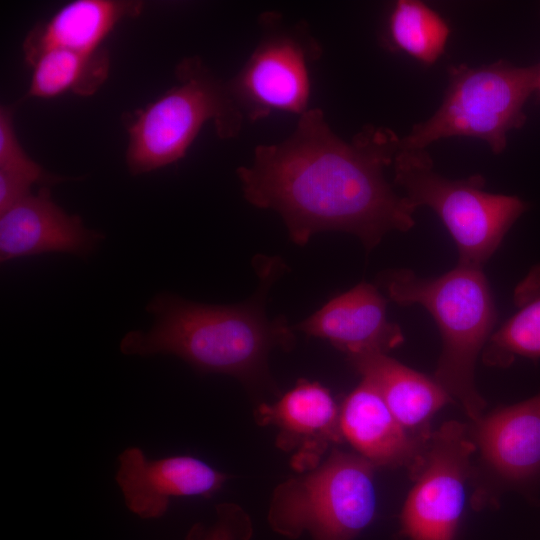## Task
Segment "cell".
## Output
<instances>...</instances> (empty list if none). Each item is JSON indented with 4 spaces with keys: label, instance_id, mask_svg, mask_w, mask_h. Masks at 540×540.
<instances>
[{
    "label": "cell",
    "instance_id": "6da1fadb",
    "mask_svg": "<svg viewBox=\"0 0 540 540\" xmlns=\"http://www.w3.org/2000/svg\"><path fill=\"white\" fill-rule=\"evenodd\" d=\"M399 137L366 125L348 142L330 128L324 112L301 114L293 133L277 144L258 145L250 166L237 169L251 205L277 212L297 245L323 231L358 237L367 251L391 231L406 232L417 210L385 178Z\"/></svg>",
    "mask_w": 540,
    "mask_h": 540
},
{
    "label": "cell",
    "instance_id": "7a4b0ae2",
    "mask_svg": "<svg viewBox=\"0 0 540 540\" xmlns=\"http://www.w3.org/2000/svg\"><path fill=\"white\" fill-rule=\"evenodd\" d=\"M256 265L260 286L247 302L207 305L159 293L147 311L155 319L147 331L127 333L120 343L126 355L172 354L202 372L232 375L258 383L267 376V358L275 347L291 348L292 328L283 317L269 319L268 289L284 271L283 262L260 257Z\"/></svg>",
    "mask_w": 540,
    "mask_h": 540
},
{
    "label": "cell",
    "instance_id": "3957f363",
    "mask_svg": "<svg viewBox=\"0 0 540 540\" xmlns=\"http://www.w3.org/2000/svg\"><path fill=\"white\" fill-rule=\"evenodd\" d=\"M377 280L393 302L420 305L431 314L442 339L434 379L478 421L485 401L475 386V366L497 321L483 269L457 264L438 277L424 278L400 268L382 272Z\"/></svg>",
    "mask_w": 540,
    "mask_h": 540
},
{
    "label": "cell",
    "instance_id": "277c9868",
    "mask_svg": "<svg viewBox=\"0 0 540 540\" xmlns=\"http://www.w3.org/2000/svg\"><path fill=\"white\" fill-rule=\"evenodd\" d=\"M178 84L124 117L129 135L126 164L138 175L183 158L203 125L213 121L221 139L235 138L245 118L228 86L197 56L181 60Z\"/></svg>",
    "mask_w": 540,
    "mask_h": 540
},
{
    "label": "cell",
    "instance_id": "5b68a950",
    "mask_svg": "<svg viewBox=\"0 0 540 540\" xmlns=\"http://www.w3.org/2000/svg\"><path fill=\"white\" fill-rule=\"evenodd\" d=\"M539 71L540 62L519 67L505 60L450 66L441 105L399 138L398 150H421L444 138L464 136L485 141L494 154L502 153L508 132L526 122L524 106L536 92Z\"/></svg>",
    "mask_w": 540,
    "mask_h": 540
},
{
    "label": "cell",
    "instance_id": "8992f818",
    "mask_svg": "<svg viewBox=\"0 0 540 540\" xmlns=\"http://www.w3.org/2000/svg\"><path fill=\"white\" fill-rule=\"evenodd\" d=\"M392 165L394 183L411 205L429 207L440 218L457 247L460 265L483 269L528 208L517 196L485 191L480 174L465 179L440 175L425 149L398 150Z\"/></svg>",
    "mask_w": 540,
    "mask_h": 540
},
{
    "label": "cell",
    "instance_id": "52a82bcc",
    "mask_svg": "<svg viewBox=\"0 0 540 540\" xmlns=\"http://www.w3.org/2000/svg\"><path fill=\"white\" fill-rule=\"evenodd\" d=\"M373 467L358 454L334 450L314 469L275 489L269 523L291 538L309 532L314 540H352L375 514Z\"/></svg>",
    "mask_w": 540,
    "mask_h": 540
},
{
    "label": "cell",
    "instance_id": "ba28073f",
    "mask_svg": "<svg viewBox=\"0 0 540 540\" xmlns=\"http://www.w3.org/2000/svg\"><path fill=\"white\" fill-rule=\"evenodd\" d=\"M261 35L251 55L228 81L245 119L255 122L274 112L307 111L311 95L310 64L322 47L306 22H287L276 11L260 15Z\"/></svg>",
    "mask_w": 540,
    "mask_h": 540
},
{
    "label": "cell",
    "instance_id": "9c48e42d",
    "mask_svg": "<svg viewBox=\"0 0 540 540\" xmlns=\"http://www.w3.org/2000/svg\"><path fill=\"white\" fill-rule=\"evenodd\" d=\"M475 450L467 427L460 422H447L431 433L411 471L416 482L401 515L403 533L410 540L454 539Z\"/></svg>",
    "mask_w": 540,
    "mask_h": 540
},
{
    "label": "cell",
    "instance_id": "30bf717a",
    "mask_svg": "<svg viewBox=\"0 0 540 540\" xmlns=\"http://www.w3.org/2000/svg\"><path fill=\"white\" fill-rule=\"evenodd\" d=\"M115 480L126 507L142 519L163 516L172 498L210 497L227 476L189 455L148 459L139 447H128L118 456Z\"/></svg>",
    "mask_w": 540,
    "mask_h": 540
},
{
    "label": "cell",
    "instance_id": "8fae6325",
    "mask_svg": "<svg viewBox=\"0 0 540 540\" xmlns=\"http://www.w3.org/2000/svg\"><path fill=\"white\" fill-rule=\"evenodd\" d=\"M340 409L330 391L301 379L273 404H261L256 419L278 429L277 444L291 453L292 466L309 471L320 464L329 445L342 439Z\"/></svg>",
    "mask_w": 540,
    "mask_h": 540
},
{
    "label": "cell",
    "instance_id": "7c38bea8",
    "mask_svg": "<svg viewBox=\"0 0 540 540\" xmlns=\"http://www.w3.org/2000/svg\"><path fill=\"white\" fill-rule=\"evenodd\" d=\"M387 300L378 288L361 282L341 293L295 328L328 340L348 357L388 353L404 341L400 326L386 314Z\"/></svg>",
    "mask_w": 540,
    "mask_h": 540
},
{
    "label": "cell",
    "instance_id": "4fadbf2b",
    "mask_svg": "<svg viewBox=\"0 0 540 540\" xmlns=\"http://www.w3.org/2000/svg\"><path fill=\"white\" fill-rule=\"evenodd\" d=\"M103 239L77 215H69L51 198L48 188L30 194L0 213V261L40 255L91 254Z\"/></svg>",
    "mask_w": 540,
    "mask_h": 540
},
{
    "label": "cell",
    "instance_id": "5bb4252c",
    "mask_svg": "<svg viewBox=\"0 0 540 540\" xmlns=\"http://www.w3.org/2000/svg\"><path fill=\"white\" fill-rule=\"evenodd\" d=\"M342 438L373 465L418 464L426 441L410 434L366 380L345 398L339 415Z\"/></svg>",
    "mask_w": 540,
    "mask_h": 540
},
{
    "label": "cell",
    "instance_id": "9a60e30c",
    "mask_svg": "<svg viewBox=\"0 0 540 540\" xmlns=\"http://www.w3.org/2000/svg\"><path fill=\"white\" fill-rule=\"evenodd\" d=\"M475 423L476 448L499 477L524 484L540 476V394Z\"/></svg>",
    "mask_w": 540,
    "mask_h": 540
},
{
    "label": "cell",
    "instance_id": "2e32d148",
    "mask_svg": "<svg viewBox=\"0 0 540 540\" xmlns=\"http://www.w3.org/2000/svg\"><path fill=\"white\" fill-rule=\"evenodd\" d=\"M351 364L380 394L392 414L413 436L427 440L429 422L451 401L449 394L434 379L389 357L368 353L349 357Z\"/></svg>",
    "mask_w": 540,
    "mask_h": 540
},
{
    "label": "cell",
    "instance_id": "e0dca14e",
    "mask_svg": "<svg viewBox=\"0 0 540 540\" xmlns=\"http://www.w3.org/2000/svg\"><path fill=\"white\" fill-rule=\"evenodd\" d=\"M143 3L119 0H75L50 19L31 29L23 43L25 61L31 65L43 52L66 49L93 53L118 22L141 13Z\"/></svg>",
    "mask_w": 540,
    "mask_h": 540
},
{
    "label": "cell",
    "instance_id": "ac0fdd59",
    "mask_svg": "<svg viewBox=\"0 0 540 540\" xmlns=\"http://www.w3.org/2000/svg\"><path fill=\"white\" fill-rule=\"evenodd\" d=\"M515 313L492 333L483 361L506 367L516 356L540 358V264L530 269L513 292Z\"/></svg>",
    "mask_w": 540,
    "mask_h": 540
},
{
    "label": "cell",
    "instance_id": "d6986e66",
    "mask_svg": "<svg viewBox=\"0 0 540 540\" xmlns=\"http://www.w3.org/2000/svg\"><path fill=\"white\" fill-rule=\"evenodd\" d=\"M30 66L33 72L27 96L51 98L68 91L89 96L106 80L110 60L103 48L93 53L52 49L40 54Z\"/></svg>",
    "mask_w": 540,
    "mask_h": 540
},
{
    "label": "cell",
    "instance_id": "ffe728a7",
    "mask_svg": "<svg viewBox=\"0 0 540 540\" xmlns=\"http://www.w3.org/2000/svg\"><path fill=\"white\" fill-rule=\"evenodd\" d=\"M450 27L441 15L418 0H398L387 20L385 41L424 65H433L445 51Z\"/></svg>",
    "mask_w": 540,
    "mask_h": 540
},
{
    "label": "cell",
    "instance_id": "44dd1931",
    "mask_svg": "<svg viewBox=\"0 0 540 540\" xmlns=\"http://www.w3.org/2000/svg\"><path fill=\"white\" fill-rule=\"evenodd\" d=\"M0 172L18 177L31 185L54 184L62 180L45 171L21 147L15 134L10 107L0 109Z\"/></svg>",
    "mask_w": 540,
    "mask_h": 540
},
{
    "label": "cell",
    "instance_id": "7402d4cb",
    "mask_svg": "<svg viewBox=\"0 0 540 540\" xmlns=\"http://www.w3.org/2000/svg\"><path fill=\"white\" fill-rule=\"evenodd\" d=\"M219 515L218 523L206 534L204 540H235L236 532L231 521L232 510L229 506H221Z\"/></svg>",
    "mask_w": 540,
    "mask_h": 540
},
{
    "label": "cell",
    "instance_id": "603a6c76",
    "mask_svg": "<svg viewBox=\"0 0 540 540\" xmlns=\"http://www.w3.org/2000/svg\"><path fill=\"white\" fill-rule=\"evenodd\" d=\"M536 92L538 93L540 97V71H539V76H538V81H537Z\"/></svg>",
    "mask_w": 540,
    "mask_h": 540
}]
</instances>
